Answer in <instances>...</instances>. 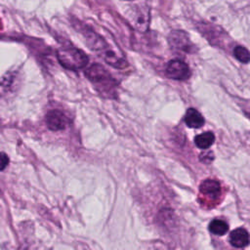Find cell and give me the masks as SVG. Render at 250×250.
<instances>
[{
    "mask_svg": "<svg viewBox=\"0 0 250 250\" xmlns=\"http://www.w3.org/2000/svg\"><path fill=\"white\" fill-rule=\"evenodd\" d=\"M85 75L95 85L99 93L106 98L114 97L115 88L117 86L116 81L103 65L97 63L92 64L85 71Z\"/></svg>",
    "mask_w": 250,
    "mask_h": 250,
    "instance_id": "1",
    "label": "cell"
},
{
    "mask_svg": "<svg viewBox=\"0 0 250 250\" xmlns=\"http://www.w3.org/2000/svg\"><path fill=\"white\" fill-rule=\"evenodd\" d=\"M59 62L65 68L77 70L84 67L88 62V56L80 49L75 47H62L57 52Z\"/></svg>",
    "mask_w": 250,
    "mask_h": 250,
    "instance_id": "2",
    "label": "cell"
},
{
    "mask_svg": "<svg viewBox=\"0 0 250 250\" xmlns=\"http://www.w3.org/2000/svg\"><path fill=\"white\" fill-rule=\"evenodd\" d=\"M125 15L136 29L141 32L146 31L149 25V9L146 5L136 4L134 7H130Z\"/></svg>",
    "mask_w": 250,
    "mask_h": 250,
    "instance_id": "3",
    "label": "cell"
},
{
    "mask_svg": "<svg viewBox=\"0 0 250 250\" xmlns=\"http://www.w3.org/2000/svg\"><path fill=\"white\" fill-rule=\"evenodd\" d=\"M83 35L85 37L86 43L93 51L100 54V56L103 58L109 50H111L113 47L110 46L104 37L100 35L99 33L93 31L92 29L86 27L82 30Z\"/></svg>",
    "mask_w": 250,
    "mask_h": 250,
    "instance_id": "4",
    "label": "cell"
},
{
    "mask_svg": "<svg viewBox=\"0 0 250 250\" xmlns=\"http://www.w3.org/2000/svg\"><path fill=\"white\" fill-rule=\"evenodd\" d=\"M166 75L174 80H187L190 76V70L185 62L175 59L168 62L166 66Z\"/></svg>",
    "mask_w": 250,
    "mask_h": 250,
    "instance_id": "5",
    "label": "cell"
},
{
    "mask_svg": "<svg viewBox=\"0 0 250 250\" xmlns=\"http://www.w3.org/2000/svg\"><path fill=\"white\" fill-rule=\"evenodd\" d=\"M168 41L170 46L177 51L190 53L194 46L188 39V35L183 30H174L169 34Z\"/></svg>",
    "mask_w": 250,
    "mask_h": 250,
    "instance_id": "6",
    "label": "cell"
},
{
    "mask_svg": "<svg viewBox=\"0 0 250 250\" xmlns=\"http://www.w3.org/2000/svg\"><path fill=\"white\" fill-rule=\"evenodd\" d=\"M199 192L204 200L216 201L221 195V185L216 180L206 179L200 184Z\"/></svg>",
    "mask_w": 250,
    "mask_h": 250,
    "instance_id": "7",
    "label": "cell"
},
{
    "mask_svg": "<svg viewBox=\"0 0 250 250\" xmlns=\"http://www.w3.org/2000/svg\"><path fill=\"white\" fill-rule=\"evenodd\" d=\"M46 124L52 131H61L68 125V118L62 111L53 109L46 115Z\"/></svg>",
    "mask_w": 250,
    "mask_h": 250,
    "instance_id": "8",
    "label": "cell"
},
{
    "mask_svg": "<svg viewBox=\"0 0 250 250\" xmlns=\"http://www.w3.org/2000/svg\"><path fill=\"white\" fill-rule=\"evenodd\" d=\"M229 242L232 246L237 248L246 247L250 243L249 233L243 228L235 229L229 234Z\"/></svg>",
    "mask_w": 250,
    "mask_h": 250,
    "instance_id": "9",
    "label": "cell"
},
{
    "mask_svg": "<svg viewBox=\"0 0 250 250\" xmlns=\"http://www.w3.org/2000/svg\"><path fill=\"white\" fill-rule=\"evenodd\" d=\"M205 120L203 116L195 108H188L185 115V123L189 128H200L203 126Z\"/></svg>",
    "mask_w": 250,
    "mask_h": 250,
    "instance_id": "10",
    "label": "cell"
},
{
    "mask_svg": "<svg viewBox=\"0 0 250 250\" xmlns=\"http://www.w3.org/2000/svg\"><path fill=\"white\" fill-rule=\"evenodd\" d=\"M214 141H215V136L212 132H209V131L202 133L200 135H197L194 138V143L196 146L201 149H206L210 147L213 145Z\"/></svg>",
    "mask_w": 250,
    "mask_h": 250,
    "instance_id": "11",
    "label": "cell"
},
{
    "mask_svg": "<svg viewBox=\"0 0 250 250\" xmlns=\"http://www.w3.org/2000/svg\"><path fill=\"white\" fill-rule=\"evenodd\" d=\"M209 230L216 235H224L229 230V225L220 219H215L209 224Z\"/></svg>",
    "mask_w": 250,
    "mask_h": 250,
    "instance_id": "12",
    "label": "cell"
},
{
    "mask_svg": "<svg viewBox=\"0 0 250 250\" xmlns=\"http://www.w3.org/2000/svg\"><path fill=\"white\" fill-rule=\"evenodd\" d=\"M233 55L235 59L242 63H247L250 62V52L243 46L234 47Z\"/></svg>",
    "mask_w": 250,
    "mask_h": 250,
    "instance_id": "13",
    "label": "cell"
},
{
    "mask_svg": "<svg viewBox=\"0 0 250 250\" xmlns=\"http://www.w3.org/2000/svg\"><path fill=\"white\" fill-rule=\"evenodd\" d=\"M9 164V157L5 152H0V171L4 170Z\"/></svg>",
    "mask_w": 250,
    "mask_h": 250,
    "instance_id": "14",
    "label": "cell"
}]
</instances>
